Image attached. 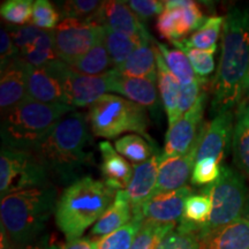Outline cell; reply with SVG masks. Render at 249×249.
<instances>
[{
	"label": "cell",
	"instance_id": "cell-2",
	"mask_svg": "<svg viewBox=\"0 0 249 249\" xmlns=\"http://www.w3.org/2000/svg\"><path fill=\"white\" fill-rule=\"evenodd\" d=\"M88 117L73 111L55 124L46 138L33 152L48 174L60 182H74L79 172L91 163Z\"/></svg>",
	"mask_w": 249,
	"mask_h": 249
},
{
	"label": "cell",
	"instance_id": "cell-10",
	"mask_svg": "<svg viewBox=\"0 0 249 249\" xmlns=\"http://www.w3.org/2000/svg\"><path fill=\"white\" fill-rule=\"evenodd\" d=\"M61 81L67 104L71 107H90L110 91V71L102 75H85L58 59L48 65Z\"/></svg>",
	"mask_w": 249,
	"mask_h": 249
},
{
	"label": "cell",
	"instance_id": "cell-24",
	"mask_svg": "<svg viewBox=\"0 0 249 249\" xmlns=\"http://www.w3.org/2000/svg\"><path fill=\"white\" fill-rule=\"evenodd\" d=\"M133 218V209L126 191H118L116 197L97 223L91 227L90 236L102 238L128 224Z\"/></svg>",
	"mask_w": 249,
	"mask_h": 249
},
{
	"label": "cell",
	"instance_id": "cell-21",
	"mask_svg": "<svg viewBox=\"0 0 249 249\" xmlns=\"http://www.w3.org/2000/svg\"><path fill=\"white\" fill-rule=\"evenodd\" d=\"M102 156L99 167L103 181L114 191H126L133 176V167L108 141L98 143Z\"/></svg>",
	"mask_w": 249,
	"mask_h": 249
},
{
	"label": "cell",
	"instance_id": "cell-1",
	"mask_svg": "<svg viewBox=\"0 0 249 249\" xmlns=\"http://www.w3.org/2000/svg\"><path fill=\"white\" fill-rule=\"evenodd\" d=\"M249 68V9L234 7L226 14L219 65L213 82L214 116L239 107Z\"/></svg>",
	"mask_w": 249,
	"mask_h": 249
},
{
	"label": "cell",
	"instance_id": "cell-34",
	"mask_svg": "<svg viewBox=\"0 0 249 249\" xmlns=\"http://www.w3.org/2000/svg\"><path fill=\"white\" fill-rule=\"evenodd\" d=\"M143 222L144 219L142 217L133 216L128 224L110 234L99 238L97 249H130Z\"/></svg>",
	"mask_w": 249,
	"mask_h": 249
},
{
	"label": "cell",
	"instance_id": "cell-41",
	"mask_svg": "<svg viewBox=\"0 0 249 249\" xmlns=\"http://www.w3.org/2000/svg\"><path fill=\"white\" fill-rule=\"evenodd\" d=\"M222 172V164L214 158H204L195 161L191 177L194 186H209L216 182Z\"/></svg>",
	"mask_w": 249,
	"mask_h": 249
},
{
	"label": "cell",
	"instance_id": "cell-8",
	"mask_svg": "<svg viewBox=\"0 0 249 249\" xmlns=\"http://www.w3.org/2000/svg\"><path fill=\"white\" fill-rule=\"evenodd\" d=\"M50 185L43 166L30 151L17 150L1 145L0 154V194Z\"/></svg>",
	"mask_w": 249,
	"mask_h": 249
},
{
	"label": "cell",
	"instance_id": "cell-36",
	"mask_svg": "<svg viewBox=\"0 0 249 249\" xmlns=\"http://www.w3.org/2000/svg\"><path fill=\"white\" fill-rule=\"evenodd\" d=\"M172 44L176 46V49L181 50L185 52V54L188 57L191 61L193 70L195 74L201 79H207L211 75L214 71V52L213 51H205V50H198L192 46H188L183 40H174Z\"/></svg>",
	"mask_w": 249,
	"mask_h": 249
},
{
	"label": "cell",
	"instance_id": "cell-14",
	"mask_svg": "<svg viewBox=\"0 0 249 249\" xmlns=\"http://www.w3.org/2000/svg\"><path fill=\"white\" fill-rule=\"evenodd\" d=\"M193 189L185 186L177 191L161 193L152 196L139 210L134 211L133 216H140L144 220H154L158 223H180L185 211V204Z\"/></svg>",
	"mask_w": 249,
	"mask_h": 249
},
{
	"label": "cell",
	"instance_id": "cell-48",
	"mask_svg": "<svg viewBox=\"0 0 249 249\" xmlns=\"http://www.w3.org/2000/svg\"><path fill=\"white\" fill-rule=\"evenodd\" d=\"M248 99H249V68H248L247 77H246L245 88H244V97H242V101H248Z\"/></svg>",
	"mask_w": 249,
	"mask_h": 249
},
{
	"label": "cell",
	"instance_id": "cell-29",
	"mask_svg": "<svg viewBox=\"0 0 249 249\" xmlns=\"http://www.w3.org/2000/svg\"><path fill=\"white\" fill-rule=\"evenodd\" d=\"M211 210H213V203H211L209 193L204 187L197 194H191L188 196L185 204L183 216L179 224L197 231L198 227L208 223Z\"/></svg>",
	"mask_w": 249,
	"mask_h": 249
},
{
	"label": "cell",
	"instance_id": "cell-7",
	"mask_svg": "<svg viewBox=\"0 0 249 249\" xmlns=\"http://www.w3.org/2000/svg\"><path fill=\"white\" fill-rule=\"evenodd\" d=\"M205 189L210 195L213 210L208 223L196 231L200 240L210 233L244 218L249 197V189L244 174L226 165H222V172L217 181L207 186Z\"/></svg>",
	"mask_w": 249,
	"mask_h": 249
},
{
	"label": "cell",
	"instance_id": "cell-11",
	"mask_svg": "<svg viewBox=\"0 0 249 249\" xmlns=\"http://www.w3.org/2000/svg\"><path fill=\"white\" fill-rule=\"evenodd\" d=\"M205 18L197 2L192 0H167L165 9L156 22V30L163 39H185L204 23Z\"/></svg>",
	"mask_w": 249,
	"mask_h": 249
},
{
	"label": "cell",
	"instance_id": "cell-22",
	"mask_svg": "<svg viewBox=\"0 0 249 249\" xmlns=\"http://www.w3.org/2000/svg\"><path fill=\"white\" fill-rule=\"evenodd\" d=\"M156 62H157V86L163 103L164 110L166 112L169 127L182 117L180 112V95H181V85L176 76L171 73L169 67L165 64L163 55L156 46Z\"/></svg>",
	"mask_w": 249,
	"mask_h": 249
},
{
	"label": "cell",
	"instance_id": "cell-15",
	"mask_svg": "<svg viewBox=\"0 0 249 249\" xmlns=\"http://www.w3.org/2000/svg\"><path fill=\"white\" fill-rule=\"evenodd\" d=\"M92 21L114 31L140 36L144 40L154 42V38L150 36L147 28L129 8L127 1H103Z\"/></svg>",
	"mask_w": 249,
	"mask_h": 249
},
{
	"label": "cell",
	"instance_id": "cell-16",
	"mask_svg": "<svg viewBox=\"0 0 249 249\" xmlns=\"http://www.w3.org/2000/svg\"><path fill=\"white\" fill-rule=\"evenodd\" d=\"M198 143H200V136L186 155L166 158V160H161L160 157L157 185H156L154 196L161 193L177 191L187 186L186 183L189 180V177H192L193 169H194Z\"/></svg>",
	"mask_w": 249,
	"mask_h": 249
},
{
	"label": "cell",
	"instance_id": "cell-46",
	"mask_svg": "<svg viewBox=\"0 0 249 249\" xmlns=\"http://www.w3.org/2000/svg\"><path fill=\"white\" fill-rule=\"evenodd\" d=\"M59 249H97V239L80 238L59 246Z\"/></svg>",
	"mask_w": 249,
	"mask_h": 249
},
{
	"label": "cell",
	"instance_id": "cell-40",
	"mask_svg": "<svg viewBox=\"0 0 249 249\" xmlns=\"http://www.w3.org/2000/svg\"><path fill=\"white\" fill-rule=\"evenodd\" d=\"M61 14L58 7L48 0H37L34 2L33 22L34 26L43 30H54L61 22Z\"/></svg>",
	"mask_w": 249,
	"mask_h": 249
},
{
	"label": "cell",
	"instance_id": "cell-26",
	"mask_svg": "<svg viewBox=\"0 0 249 249\" xmlns=\"http://www.w3.org/2000/svg\"><path fill=\"white\" fill-rule=\"evenodd\" d=\"M233 160L242 174L249 177V104L242 101L235 113L232 140Z\"/></svg>",
	"mask_w": 249,
	"mask_h": 249
},
{
	"label": "cell",
	"instance_id": "cell-6",
	"mask_svg": "<svg viewBox=\"0 0 249 249\" xmlns=\"http://www.w3.org/2000/svg\"><path fill=\"white\" fill-rule=\"evenodd\" d=\"M88 123L97 138L116 139L121 134L135 133L152 143L147 108L118 95L107 93L90 105Z\"/></svg>",
	"mask_w": 249,
	"mask_h": 249
},
{
	"label": "cell",
	"instance_id": "cell-45",
	"mask_svg": "<svg viewBox=\"0 0 249 249\" xmlns=\"http://www.w3.org/2000/svg\"><path fill=\"white\" fill-rule=\"evenodd\" d=\"M20 57V51L15 46L13 39L4 26L0 30V65L4 68L6 65Z\"/></svg>",
	"mask_w": 249,
	"mask_h": 249
},
{
	"label": "cell",
	"instance_id": "cell-32",
	"mask_svg": "<svg viewBox=\"0 0 249 249\" xmlns=\"http://www.w3.org/2000/svg\"><path fill=\"white\" fill-rule=\"evenodd\" d=\"M114 147L124 160L130 161L133 165L145 163L156 155L154 154L152 143L138 134H128L118 139L114 142Z\"/></svg>",
	"mask_w": 249,
	"mask_h": 249
},
{
	"label": "cell",
	"instance_id": "cell-43",
	"mask_svg": "<svg viewBox=\"0 0 249 249\" xmlns=\"http://www.w3.org/2000/svg\"><path fill=\"white\" fill-rule=\"evenodd\" d=\"M127 5L141 21H148L156 15L160 17L165 9V1L160 0H130Z\"/></svg>",
	"mask_w": 249,
	"mask_h": 249
},
{
	"label": "cell",
	"instance_id": "cell-23",
	"mask_svg": "<svg viewBox=\"0 0 249 249\" xmlns=\"http://www.w3.org/2000/svg\"><path fill=\"white\" fill-rule=\"evenodd\" d=\"M198 249H249V220L240 218L200 240Z\"/></svg>",
	"mask_w": 249,
	"mask_h": 249
},
{
	"label": "cell",
	"instance_id": "cell-3",
	"mask_svg": "<svg viewBox=\"0 0 249 249\" xmlns=\"http://www.w3.org/2000/svg\"><path fill=\"white\" fill-rule=\"evenodd\" d=\"M57 203V191L51 183L1 197V233L7 238L9 247H23L38 241L55 213Z\"/></svg>",
	"mask_w": 249,
	"mask_h": 249
},
{
	"label": "cell",
	"instance_id": "cell-17",
	"mask_svg": "<svg viewBox=\"0 0 249 249\" xmlns=\"http://www.w3.org/2000/svg\"><path fill=\"white\" fill-rule=\"evenodd\" d=\"M110 91L123 95L129 101L141 105L154 114L160 110L158 86L156 81L147 79H136L121 75L116 68L110 70Z\"/></svg>",
	"mask_w": 249,
	"mask_h": 249
},
{
	"label": "cell",
	"instance_id": "cell-19",
	"mask_svg": "<svg viewBox=\"0 0 249 249\" xmlns=\"http://www.w3.org/2000/svg\"><path fill=\"white\" fill-rule=\"evenodd\" d=\"M28 98L44 104H67L61 81L49 66L28 65Z\"/></svg>",
	"mask_w": 249,
	"mask_h": 249
},
{
	"label": "cell",
	"instance_id": "cell-28",
	"mask_svg": "<svg viewBox=\"0 0 249 249\" xmlns=\"http://www.w3.org/2000/svg\"><path fill=\"white\" fill-rule=\"evenodd\" d=\"M104 28L105 34L103 42H104L107 53L110 55L113 68L123 65L127 60V58L133 53L134 50L138 49L144 42V39L140 36L119 33V31H114L107 27Z\"/></svg>",
	"mask_w": 249,
	"mask_h": 249
},
{
	"label": "cell",
	"instance_id": "cell-35",
	"mask_svg": "<svg viewBox=\"0 0 249 249\" xmlns=\"http://www.w3.org/2000/svg\"><path fill=\"white\" fill-rule=\"evenodd\" d=\"M177 227L176 223H158L144 220L130 249H157L160 241Z\"/></svg>",
	"mask_w": 249,
	"mask_h": 249
},
{
	"label": "cell",
	"instance_id": "cell-37",
	"mask_svg": "<svg viewBox=\"0 0 249 249\" xmlns=\"http://www.w3.org/2000/svg\"><path fill=\"white\" fill-rule=\"evenodd\" d=\"M34 2L31 0H6L0 7L1 18L8 26H27L33 20Z\"/></svg>",
	"mask_w": 249,
	"mask_h": 249
},
{
	"label": "cell",
	"instance_id": "cell-27",
	"mask_svg": "<svg viewBox=\"0 0 249 249\" xmlns=\"http://www.w3.org/2000/svg\"><path fill=\"white\" fill-rule=\"evenodd\" d=\"M20 57L33 67H45L58 60L53 30H43L33 44L20 52Z\"/></svg>",
	"mask_w": 249,
	"mask_h": 249
},
{
	"label": "cell",
	"instance_id": "cell-44",
	"mask_svg": "<svg viewBox=\"0 0 249 249\" xmlns=\"http://www.w3.org/2000/svg\"><path fill=\"white\" fill-rule=\"evenodd\" d=\"M207 85V79H201L197 77V80L191 83V85L181 86V95H180V112L181 114L186 113L194 107L195 103L197 102L198 97L201 96L202 91L204 90V87Z\"/></svg>",
	"mask_w": 249,
	"mask_h": 249
},
{
	"label": "cell",
	"instance_id": "cell-12",
	"mask_svg": "<svg viewBox=\"0 0 249 249\" xmlns=\"http://www.w3.org/2000/svg\"><path fill=\"white\" fill-rule=\"evenodd\" d=\"M208 95L203 90L197 102L191 110L187 111L180 119L169 127L165 136L164 150L161 152V160L186 155L191 150L200 136L203 126V116L207 105Z\"/></svg>",
	"mask_w": 249,
	"mask_h": 249
},
{
	"label": "cell",
	"instance_id": "cell-49",
	"mask_svg": "<svg viewBox=\"0 0 249 249\" xmlns=\"http://www.w3.org/2000/svg\"><path fill=\"white\" fill-rule=\"evenodd\" d=\"M246 219L249 220V197H248V202H247V208H246V213H245V217Z\"/></svg>",
	"mask_w": 249,
	"mask_h": 249
},
{
	"label": "cell",
	"instance_id": "cell-47",
	"mask_svg": "<svg viewBox=\"0 0 249 249\" xmlns=\"http://www.w3.org/2000/svg\"><path fill=\"white\" fill-rule=\"evenodd\" d=\"M59 246L60 245H55L52 241L50 242L49 239L45 238L43 240L39 239L35 244L23 246V247H13V246H11L8 249H59Z\"/></svg>",
	"mask_w": 249,
	"mask_h": 249
},
{
	"label": "cell",
	"instance_id": "cell-30",
	"mask_svg": "<svg viewBox=\"0 0 249 249\" xmlns=\"http://www.w3.org/2000/svg\"><path fill=\"white\" fill-rule=\"evenodd\" d=\"M156 46L163 55L165 64L169 67L171 73L176 76L181 86L191 85L197 80V75L195 74L189 59L179 49H170L166 44L156 42Z\"/></svg>",
	"mask_w": 249,
	"mask_h": 249
},
{
	"label": "cell",
	"instance_id": "cell-33",
	"mask_svg": "<svg viewBox=\"0 0 249 249\" xmlns=\"http://www.w3.org/2000/svg\"><path fill=\"white\" fill-rule=\"evenodd\" d=\"M224 21H225V18L223 17L208 18L195 33H193L188 38L182 40L192 48L216 52L217 40L223 31Z\"/></svg>",
	"mask_w": 249,
	"mask_h": 249
},
{
	"label": "cell",
	"instance_id": "cell-31",
	"mask_svg": "<svg viewBox=\"0 0 249 249\" xmlns=\"http://www.w3.org/2000/svg\"><path fill=\"white\" fill-rule=\"evenodd\" d=\"M73 68L74 71H79L85 75H102V74L107 73L110 70L108 68H113L111 58L107 53V50L105 48L104 42H101L95 48H92L89 52L83 54L82 57L77 58L71 64H68Z\"/></svg>",
	"mask_w": 249,
	"mask_h": 249
},
{
	"label": "cell",
	"instance_id": "cell-18",
	"mask_svg": "<svg viewBox=\"0 0 249 249\" xmlns=\"http://www.w3.org/2000/svg\"><path fill=\"white\" fill-rule=\"evenodd\" d=\"M28 98V64L18 57L1 68L0 108L5 113Z\"/></svg>",
	"mask_w": 249,
	"mask_h": 249
},
{
	"label": "cell",
	"instance_id": "cell-42",
	"mask_svg": "<svg viewBox=\"0 0 249 249\" xmlns=\"http://www.w3.org/2000/svg\"><path fill=\"white\" fill-rule=\"evenodd\" d=\"M5 28L7 29L12 39H13L15 46H17L20 52L22 51L23 49H26L27 46L33 44L34 40L43 33V29H39L38 27L34 26L33 23L21 27L5 24Z\"/></svg>",
	"mask_w": 249,
	"mask_h": 249
},
{
	"label": "cell",
	"instance_id": "cell-25",
	"mask_svg": "<svg viewBox=\"0 0 249 249\" xmlns=\"http://www.w3.org/2000/svg\"><path fill=\"white\" fill-rule=\"evenodd\" d=\"M156 42L144 40L127 60L116 70L121 75L136 79H147L157 82V62H156Z\"/></svg>",
	"mask_w": 249,
	"mask_h": 249
},
{
	"label": "cell",
	"instance_id": "cell-9",
	"mask_svg": "<svg viewBox=\"0 0 249 249\" xmlns=\"http://www.w3.org/2000/svg\"><path fill=\"white\" fill-rule=\"evenodd\" d=\"M59 59L71 64L104 40V26L90 20L64 18L53 30Z\"/></svg>",
	"mask_w": 249,
	"mask_h": 249
},
{
	"label": "cell",
	"instance_id": "cell-20",
	"mask_svg": "<svg viewBox=\"0 0 249 249\" xmlns=\"http://www.w3.org/2000/svg\"><path fill=\"white\" fill-rule=\"evenodd\" d=\"M160 157L161 154H156L145 163L133 165L132 179L126 188L133 213L139 210L145 202L154 196L156 185H157Z\"/></svg>",
	"mask_w": 249,
	"mask_h": 249
},
{
	"label": "cell",
	"instance_id": "cell-5",
	"mask_svg": "<svg viewBox=\"0 0 249 249\" xmlns=\"http://www.w3.org/2000/svg\"><path fill=\"white\" fill-rule=\"evenodd\" d=\"M75 108L67 104H44L27 98L12 110L1 113L2 145L33 151L55 124Z\"/></svg>",
	"mask_w": 249,
	"mask_h": 249
},
{
	"label": "cell",
	"instance_id": "cell-39",
	"mask_svg": "<svg viewBox=\"0 0 249 249\" xmlns=\"http://www.w3.org/2000/svg\"><path fill=\"white\" fill-rule=\"evenodd\" d=\"M103 1L97 0H68L58 2L57 7L64 18H77V20H90L98 12Z\"/></svg>",
	"mask_w": 249,
	"mask_h": 249
},
{
	"label": "cell",
	"instance_id": "cell-13",
	"mask_svg": "<svg viewBox=\"0 0 249 249\" xmlns=\"http://www.w3.org/2000/svg\"><path fill=\"white\" fill-rule=\"evenodd\" d=\"M234 130L233 111L218 113L208 124H203L200 134L196 161L204 158H214L222 164L232 145Z\"/></svg>",
	"mask_w": 249,
	"mask_h": 249
},
{
	"label": "cell",
	"instance_id": "cell-38",
	"mask_svg": "<svg viewBox=\"0 0 249 249\" xmlns=\"http://www.w3.org/2000/svg\"><path fill=\"white\" fill-rule=\"evenodd\" d=\"M200 248V238L194 229L179 224L173 231H171L157 249H198Z\"/></svg>",
	"mask_w": 249,
	"mask_h": 249
},
{
	"label": "cell",
	"instance_id": "cell-4",
	"mask_svg": "<svg viewBox=\"0 0 249 249\" xmlns=\"http://www.w3.org/2000/svg\"><path fill=\"white\" fill-rule=\"evenodd\" d=\"M116 194L104 181L90 176L71 182L58 198L54 213L58 229L67 241L82 238L110 207Z\"/></svg>",
	"mask_w": 249,
	"mask_h": 249
}]
</instances>
